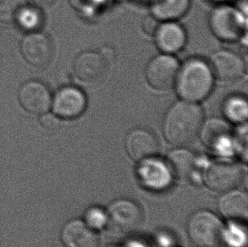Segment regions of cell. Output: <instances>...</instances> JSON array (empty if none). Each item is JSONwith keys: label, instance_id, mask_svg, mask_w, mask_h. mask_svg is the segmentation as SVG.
Returning <instances> with one entry per match:
<instances>
[{"label": "cell", "instance_id": "obj_1", "mask_svg": "<svg viewBox=\"0 0 248 247\" xmlns=\"http://www.w3.org/2000/svg\"><path fill=\"white\" fill-rule=\"evenodd\" d=\"M204 114L198 103L181 100L166 111L162 123L165 140L174 147H186L198 137Z\"/></svg>", "mask_w": 248, "mask_h": 247}, {"label": "cell", "instance_id": "obj_2", "mask_svg": "<svg viewBox=\"0 0 248 247\" xmlns=\"http://www.w3.org/2000/svg\"><path fill=\"white\" fill-rule=\"evenodd\" d=\"M214 81L209 63L199 58H192L179 68L174 86L181 100L198 103L211 93Z\"/></svg>", "mask_w": 248, "mask_h": 247}, {"label": "cell", "instance_id": "obj_3", "mask_svg": "<svg viewBox=\"0 0 248 247\" xmlns=\"http://www.w3.org/2000/svg\"><path fill=\"white\" fill-rule=\"evenodd\" d=\"M224 227L220 218L213 212L199 210L189 217L186 233L194 247H218L222 245Z\"/></svg>", "mask_w": 248, "mask_h": 247}, {"label": "cell", "instance_id": "obj_4", "mask_svg": "<svg viewBox=\"0 0 248 247\" xmlns=\"http://www.w3.org/2000/svg\"><path fill=\"white\" fill-rule=\"evenodd\" d=\"M206 185L215 192L225 193L242 184L244 170L242 165L231 161H216L208 164L203 174Z\"/></svg>", "mask_w": 248, "mask_h": 247}, {"label": "cell", "instance_id": "obj_5", "mask_svg": "<svg viewBox=\"0 0 248 247\" xmlns=\"http://www.w3.org/2000/svg\"><path fill=\"white\" fill-rule=\"evenodd\" d=\"M108 224L122 234H131L141 227L143 214L138 203L129 199H118L111 202L107 210Z\"/></svg>", "mask_w": 248, "mask_h": 247}, {"label": "cell", "instance_id": "obj_6", "mask_svg": "<svg viewBox=\"0 0 248 247\" xmlns=\"http://www.w3.org/2000/svg\"><path fill=\"white\" fill-rule=\"evenodd\" d=\"M209 26L213 33L222 41L232 42L242 37L245 20L241 11L233 7H216L209 15Z\"/></svg>", "mask_w": 248, "mask_h": 247}, {"label": "cell", "instance_id": "obj_7", "mask_svg": "<svg viewBox=\"0 0 248 247\" xmlns=\"http://www.w3.org/2000/svg\"><path fill=\"white\" fill-rule=\"evenodd\" d=\"M136 173L140 184L153 191L166 190L174 180L167 161L156 156L140 161Z\"/></svg>", "mask_w": 248, "mask_h": 247}, {"label": "cell", "instance_id": "obj_8", "mask_svg": "<svg viewBox=\"0 0 248 247\" xmlns=\"http://www.w3.org/2000/svg\"><path fill=\"white\" fill-rule=\"evenodd\" d=\"M202 143L220 155L232 154V129L230 122L220 118H210L202 122L200 132Z\"/></svg>", "mask_w": 248, "mask_h": 247}, {"label": "cell", "instance_id": "obj_9", "mask_svg": "<svg viewBox=\"0 0 248 247\" xmlns=\"http://www.w3.org/2000/svg\"><path fill=\"white\" fill-rule=\"evenodd\" d=\"M109 61L101 50L84 51L75 60V75L85 84L99 83L107 75Z\"/></svg>", "mask_w": 248, "mask_h": 247}, {"label": "cell", "instance_id": "obj_10", "mask_svg": "<svg viewBox=\"0 0 248 247\" xmlns=\"http://www.w3.org/2000/svg\"><path fill=\"white\" fill-rule=\"evenodd\" d=\"M179 68V62L171 54H159L148 62L145 76L153 88L169 90L174 85Z\"/></svg>", "mask_w": 248, "mask_h": 247}, {"label": "cell", "instance_id": "obj_11", "mask_svg": "<svg viewBox=\"0 0 248 247\" xmlns=\"http://www.w3.org/2000/svg\"><path fill=\"white\" fill-rule=\"evenodd\" d=\"M87 97L83 92L74 86H65L57 91L52 98L54 114L64 120H72L81 116L87 108Z\"/></svg>", "mask_w": 248, "mask_h": 247}, {"label": "cell", "instance_id": "obj_12", "mask_svg": "<svg viewBox=\"0 0 248 247\" xmlns=\"http://www.w3.org/2000/svg\"><path fill=\"white\" fill-rule=\"evenodd\" d=\"M208 63L214 77L223 81L238 80L246 73L245 61L234 51H216L212 54Z\"/></svg>", "mask_w": 248, "mask_h": 247}, {"label": "cell", "instance_id": "obj_13", "mask_svg": "<svg viewBox=\"0 0 248 247\" xmlns=\"http://www.w3.org/2000/svg\"><path fill=\"white\" fill-rule=\"evenodd\" d=\"M159 149L158 137L148 128L132 129L125 139V150L131 159L137 162L157 156Z\"/></svg>", "mask_w": 248, "mask_h": 247}, {"label": "cell", "instance_id": "obj_14", "mask_svg": "<svg viewBox=\"0 0 248 247\" xmlns=\"http://www.w3.org/2000/svg\"><path fill=\"white\" fill-rule=\"evenodd\" d=\"M19 101L27 112L43 115L50 108L52 96L44 84L37 80H31L20 87Z\"/></svg>", "mask_w": 248, "mask_h": 247}, {"label": "cell", "instance_id": "obj_15", "mask_svg": "<svg viewBox=\"0 0 248 247\" xmlns=\"http://www.w3.org/2000/svg\"><path fill=\"white\" fill-rule=\"evenodd\" d=\"M21 52L26 61L31 65L45 68L52 61L54 47L47 35L33 32L24 38Z\"/></svg>", "mask_w": 248, "mask_h": 247}, {"label": "cell", "instance_id": "obj_16", "mask_svg": "<svg viewBox=\"0 0 248 247\" xmlns=\"http://www.w3.org/2000/svg\"><path fill=\"white\" fill-rule=\"evenodd\" d=\"M64 247H99L100 240L97 232L79 219L69 221L61 232Z\"/></svg>", "mask_w": 248, "mask_h": 247}, {"label": "cell", "instance_id": "obj_17", "mask_svg": "<svg viewBox=\"0 0 248 247\" xmlns=\"http://www.w3.org/2000/svg\"><path fill=\"white\" fill-rule=\"evenodd\" d=\"M154 36L155 44L163 54H175L181 51L186 43V31L174 20L159 24Z\"/></svg>", "mask_w": 248, "mask_h": 247}, {"label": "cell", "instance_id": "obj_18", "mask_svg": "<svg viewBox=\"0 0 248 247\" xmlns=\"http://www.w3.org/2000/svg\"><path fill=\"white\" fill-rule=\"evenodd\" d=\"M219 213L230 221L245 222L248 218V194L242 190H229L218 201Z\"/></svg>", "mask_w": 248, "mask_h": 247}, {"label": "cell", "instance_id": "obj_19", "mask_svg": "<svg viewBox=\"0 0 248 247\" xmlns=\"http://www.w3.org/2000/svg\"><path fill=\"white\" fill-rule=\"evenodd\" d=\"M167 163L174 178L187 180L194 173L197 157L191 151L184 147H178L168 154Z\"/></svg>", "mask_w": 248, "mask_h": 247}, {"label": "cell", "instance_id": "obj_20", "mask_svg": "<svg viewBox=\"0 0 248 247\" xmlns=\"http://www.w3.org/2000/svg\"><path fill=\"white\" fill-rule=\"evenodd\" d=\"M190 4L191 0H154L152 13L158 20L173 21L184 16Z\"/></svg>", "mask_w": 248, "mask_h": 247}, {"label": "cell", "instance_id": "obj_21", "mask_svg": "<svg viewBox=\"0 0 248 247\" xmlns=\"http://www.w3.org/2000/svg\"><path fill=\"white\" fill-rule=\"evenodd\" d=\"M223 113L230 123H245L248 116L247 99L240 95H232L223 104Z\"/></svg>", "mask_w": 248, "mask_h": 247}, {"label": "cell", "instance_id": "obj_22", "mask_svg": "<svg viewBox=\"0 0 248 247\" xmlns=\"http://www.w3.org/2000/svg\"><path fill=\"white\" fill-rule=\"evenodd\" d=\"M242 223L230 221L228 225L224 227L222 244H225L227 247H247L248 233Z\"/></svg>", "mask_w": 248, "mask_h": 247}, {"label": "cell", "instance_id": "obj_23", "mask_svg": "<svg viewBox=\"0 0 248 247\" xmlns=\"http://www.w3.org/2000/svg\"><path fill=\"white\" fill-rule=\"evenodd\" d=\"M27 3L26 0H0V21L16 23Z\"/></svg>", "mask_w": 248, "mask_h": 247}, {"label": "cell", "instance_id": "obj_24", "mask_svg": "<svg viewBox=\"0 0 248 247\" xmlns=\"http://www.w3.org/2000/svg\"><path fill=\"white\" fill-rule=\"evenodd\" d=\"M16 24L22 27L24 30L29 31H37L40 29L44 24V15L39 9L27 5L22 13L20 14Z\"/></svg>", "mask_w": 248, "mask_h": 247}, {"label": "cell", "instance_id": "obj_25", "mask_svg": "<svg viewBox=\"0 0 248 247\" xmlns=\"http://www.w3.org/2000/svg\"><path fill=\"white\" fill-rule=\"evenodd\" d=\"M83 221L93 231H99L108 224L107 212L102 207H90L85 212Z\"/></svg>", "mask_w": 248, "mask_h": 247}, {"label": "cell", "instance_id": "obj_26", "mask_svg": "<svg viewBox=\"0 0 248 247\" xmlns=\"http://www.w3.org/2000/svg\"><path fill=\"white\" fill-rule=\"evenodd\" d=\"M42 125L48 130H55L60 128L61 121L60 118L57 117L55 114H44L41 118Z\"/></svg>", "mask_w": 248, "mask_h": 247}, {"label": "cell", "instance_id": "obj_27", "mask_svg": "<svg viewBox=\"0 0 248 247\" xmlns=\"http://www.w3.org/2000/svg\"><path fill=\"white\" fill-rule=\"evenodd\" d=\"M141 26H142V29L146 34L154 36L158 29L159 22H158V19L154 15H148V16L145 17L142 20Z\"/></svg>", "mask_w": 248, "mask_h": 247}, {"label": "cell", "instance_id": "obj_28", "mask_svg": "<svg viewBox=\"0 0 248 247\" xmlns=\"http://www.w3.org/2000/svg\"><path fill=\"white\" fill-rule=\"evenodd\" d=\"M71 5L80 11L89 10L93 5L94 0H69Z\"/></svg>", "mask_w": 248, "mask_h": 247}, {"label": "cell", "instance_id": "obj_29", "mask_svg": "<svg viewBox=\"0 0 248 247\" xmlns=\"http://www.w3.org/2000/svg\"><path fill=\"white\" fill-rule=\"evenodd\" d=\"M33 1L40 6L48 7L53 5L57 0H33Z\"/></svg>", "mask_w": 248, "mask_h": 247}, {"label": "cell", "instance_id": "obj_30", "mask_svg": "<svg viewBox=\"0 0 248 247\" xmlns=\"http://www.w3.org/2000/svg\"><path fill=\"white\" fill-rule=\"evenodd\" d=\"M213 1H215V2H225L226 0H213Z\"/></svg>", "mask_w": 248, "mask_h": 247}]
</instances>
